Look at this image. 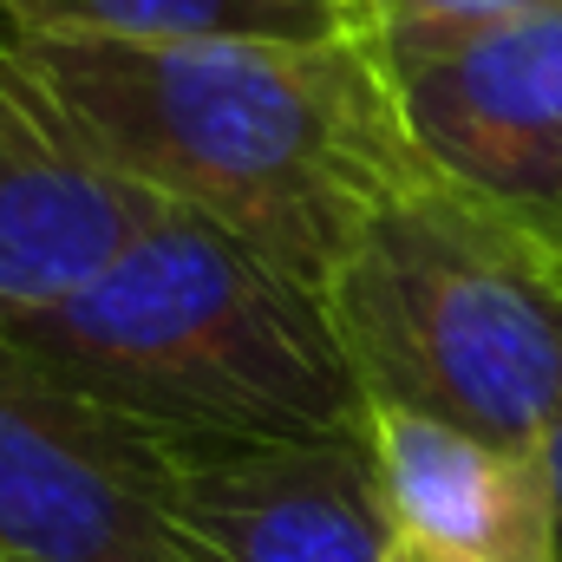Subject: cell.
Segmentation results:
<instances>
[{
	"label": "cell",
	"mask_w": 562,
	"mask_h": 562,
	"mask_svg": "<svg viewBox=\"0 0 562 562\" xmlns=\"http://www.w3.org/2000/svg\"><path fill=\"white\" fill-rule=\"evenodd\" d=\"M20 46L99 170L223 223L321 288L360 223L425 177L360 33L210 46L20 33Z\"/></svg>",
	"instance_id": "6da1fadb"
},
{
	"label": "cell",
	"mask_w": 562,
	"mask_h": 562,
	"mask_svg": "<svg viewBox=\"0 0 562 562\" xmlns=\"http://www.w3.org/2000/svg\"><path fill=\"white\" fill-rule=\"evenodd\" d=\"M0 340L164 445L367 431V393L321 281L170 203Z\"/></svg>",
	"instance_id": "7a4b0ae2"
},
{
	"label": "cell",
	"mask_w": 562,
	"mask_h": 562,
	"mask_svg": "<svg viewBox=\"0 0 562 562\" xmlns=\"http://www.w3.org/2000/svg\"><path fill=\"white\" fill-rule=\"evenodd\" d=\"M327 314L367 406H400L537 451L562 419V262L413 177L327 276Z\"/></svg>",
	"instance_id": "3957f363"
},
{
	"label": "cell",
	"mask_w": 562,
	"mask_h": 562,
	"mask_svg": "<svg viewBox=\"0 0 562 562\" xmlns=\"http://www.w3.org/2000/svg\"><path fill=\"white\" fill-rule=\"evenodd\" d=\"M431 183L562 262V0L431 40H367Z\"/></svg>",
	"instance_id": "277c9868"
},
{
	"label": "cell",
	"mask_w": 562,
	"mask_h": 562,
	"mask_svg": "<svg viewBox=\"0 0 562 562\" xmlns=\"http://www.w3.org/2000/svg\"><path fill=\"white\" fill-rule=\"evenodd\" d=\"M0 562H203L170 510V445L0 340Z\"/></svg>",
	"instance_id": "5b68a950"
},
{
	"label": "cell",
	"mask_w": 562,
	"mask_h": 562,
	"mask_svg": "<svg viewBox=\"0 0 562 562\" xmlns=\"http://www.w3.org/2000/svg\"><path fill=\"white\" fill-rule=\"evenodd\" d=\"M170 510L203 562H386L400 543L367 431L170 445Z\"/></svg>",
	"instance_id": "8992f818"
},
{
	"label": "cell",
	"mask_w": 562,
	"mask_h": 562,
	"mask_svg": "<svg viewBox=\"0 0 562 562\" xmlns=\"http://www.w3.org/2000/svg\"><path fill=\"white\" fill-rule=\"evenodd\" d=\"M157 203L86 157L0 20V327L66 301Z\"/></svg>",
	"instance_id": "52a82bcc"
},
{
	"label": "cell",
	"mask_w": 562,
	"mask_h": 562,
	"mask_svg": "<svg viewBox=\"0 0 562 562\" xmlns=\"http://www.w3.org/2000/svg\"><path fill=\"white\" fill-rule=\"evenodd\" d=\"M367 438L406 543L458 562H557L543 451H517L400 406H367Z\"/></svg>",
	"instance_id": "ba28073f"
},
{
	"label": "cell",
	"mask_w": 562,
	"mask_h": 562,
	"mask_svg": "<svg viewBox=\"0 0 562 562\" xmlns=\"http://www.w3.org/2000/svg\"><path fill=\"white\" fill-rule=\"evenodd\" d=\"M13 33L105 46H210V40H347V0H0Z\"/></svg>",
	"instance_id": "9c48e42d"
},
{
	"label": "cell",
	"mask_w": 562,
	"mask_h": 562,
	"mask_svg": "<svg viewBox=\"0 0 562 562\" xmlns=\"http://www.w3.org/2000/svg\"><path fill=\"white\" fill-rule=\"evenodd\" d=\"M353 7V33L360 40H431V33H471V26H497L557 0H347Z\"/></svg>",
	"instance_id": "30bf717a"
},
{
	"label": "cell",
	"mask_w": 562,
	"mask_h": 562,
	"mask_svg": "<svg viewBox=\"0 0 562 562\" xmlns=\"http://www.w3.org/2000/svg\"><path fill=\"white\" fill-rule=\"evenodd\" d=\"M537 451H543V471H550V497H557V562H562V419L550 425V438H543Z\"/></svg>",
	"instance_id": "8fae6325"
},
{
	"label": "cell",
	"mask_w": 562,
	"mask_h": 562,
	"mask_svg": "<svg viewBox=\"0 0 562 562\" xmlns=\"http://www.w3.org/2000/svg\"><path fill=\"white\" fill-rule=\"evenodd\" d=\"M386 562H458V557H438V550H419V543H406V537H400Z\"/></svg>",
	"instance_id": "7c38bea8"
},
{
	"label": "cell",
	"mask_w": 562,
	"mask_h": 562,
	"mask_svg": "<svg viewBox=\"0 0 562 562\" xmlns=\"http://www.w3.org/2000/svg\"><path fill=\"white\" fill-rule=\"evenodd\" d=\"M0 20H7V13H0Z\"/></svg>",
	"instance_id": "4fadbf2b"
}]
</instances>
